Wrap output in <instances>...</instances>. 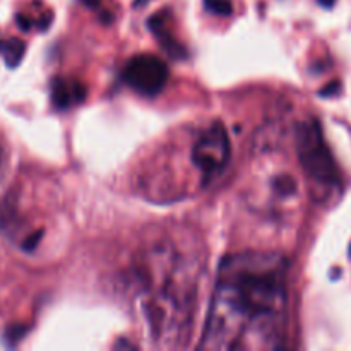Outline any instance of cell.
Returning a JSON list of instances; mask_svg holds the SVG:
<instances>
[{"label": "cell", "mask_w": 351, "mask_h": 351, "mask_svg": "<svg viewBox=\"0 0 351 351\" xmlns=\"http://www.w3.org/2000/svg\"><path fill=\"white\" fill-rule=\"evenodd\" d=\"M271 187H273V191L276 192V195H280V197L283 199L293 197V195H297V191H298L297 180L288 173L276 175V177L271 180Z\"/></svg>", "instance_id": "7"}, {"label": "cell", "mask_w": 351, "mask_h": 351, "mask_svg": "<svg viewBox=\"0 0 351 351\" xmlns=\"http://www.w3.org/2000/svg\"><path fill=\"white\" fill-rule=\"evenodd\" d=\"M0 53L5 58L7 65H17L21 62L24 55V43L17 38H12V40L0 41Z\"/></svg>", "instance_id": "8"}, {"label": "cell", "mask_w": 351, "mask_h": 351, "mask_svg": "<svg viewBox=\"0 0 351 351\" xmlns=\"http://www.w3.org/2000/svg\"><path fill=\"white\" fill-rule=\"evenodd\" d=\"M26 332H27V329L24 328V326H12V328L7 329L5 338L3 339H5L10 346H14L17 341H19V339L24 338V335H26Z\"/></svg>", "instance_id": "10"}, {"label": "cell", "mask_w": 351, "mask_h": 351, "mask_svg": "<svg viewBox=\"0 0 351 351\" xmlns=\"http://www.w3.org/2000/svg\"><path fill=\"white\" fill-rule=\"evenodd\" d=\"M287 259L243 252L219 264L202 350H278L287 324Z\"/></svg>", "instance_id": "1"}, {"label": "cell", "mask_w": 351, "mask_h": 351, "mask_svg": "<svg viewBox=\"0 0 351 351\" xmlns=\"http://www.w3.org/2000/svg\"><path fill=\"white\" fill-rule=\"evenodd\" d=\"M204 5L209 12L218 14V16H230L233 10L230 0H204Z\"/></svg>", "instance_id": "9"}, {"label": "cell", "mask_w": 351, "mask_h": 351, "mask_svg": "<svg viewBox=\"0 0 351 351\" xmlns=\"http://www.w3.org/2000/svg\"><path fill=\"white\" fill-rule=\"evenodd\" d=\"M230 137L221 122H215L206 129L192 147V163L199 168L204 178V185L209 184L218 173L225 170L230 160Z\"/></svg>", "instance_id": "4"}, {"label": "cell", "mask_w": 351, "mask_h": 351, "mask_svg": "<svg viewBox=\"0 0 351 351\" xmlns=\"http://www.w3.org/2000/svg\"><path fill=\"white\" fill-rule=\"evenodd\" d=\"M335 2H336V0H319V3H321L322 7H328V9H329V7L335 5Z\"/></svg>", "instance_id": "13"}, {"label": "cell", "mask_w": 351, "mask_h": 351, "mask_svg": "<svg viewBox=\"0 0 351 351\" xmlns=\"http://www.w3.org/2000/svg\"><path fill=\"white\" fill-rule=\"evenodd\" d=\"M86 88L82 82L75 79H55L51 86V99L58 110L71 108L84 101Z\"/></svg>", "instance_id": "6"}, {"label": "cell", "mask_w": 351, "mask_h": 351, "mask_svg": "<svg viewBox=\"0 0 351 351\" xmlns=\"http://www.w3.org/2000/svg\"><path fill=\"white\" fill-rule=\"evenodd\" d=\"M88 7H96L99 3V0H82Z\"/></svg>", "instance_id": "14"}, {"label": "cell", "mask_w": 351, "mask_h": 351, "mask_svg": "<svg viewBox=\"0 0 351 351\" xmlns=\"http://www.w3.org/2000/svg\"><path fill=\"white\" fill-rule=\"evenodd\" d=\"M129 88L144 96H154L168 81V67L156 55L143 53L130 58L122 74Z\"/></svg>", "instance_id": "5"}, {"label": "cell", "mask_w": 351, "mask_h": 351, "mask_svg": "<svg viewBox=\"0 0 351 351\" xmlns=\"http://www.w3.org/2000/svg\"><path fill=\"white\" fill-rule=\"evenodd\" d=\"M339 89H341V82H339V81H331L328 86H324V88H322L321 91H319V95L324 96V98H329V96L338 95Z\"/></svg>", "instance_id": "12"}, {"label": "cell", "mask_w": 351, "mask_h": 351, "mask_svg": "<svg viewBox=\"0 0 351 351\" xmlns=\"http://www.w3.org/2000/svg\"><path fill=\"white\" fill-rule=\"evenodd\" d=\"M136 273L144 291L143 312L151 339L163 348L184 345L192 332L197 283L191 263L171 245L154 247Z\"/></svg>", "instance_id": "2"}, {"label": "cell", "mask_w": 351, "mask_h": 351, "mask_svg": "<svg viewBox=\"0 0 351 351\" xmlns=\"http://www.w3.org/2000/svg\"><path fill=\"white\" fill-rule=\"evenodd\" d=\"M297 151L302 168L315 184H338L335 160L329 147L326 146L317 120L302 122L297 127Z\"/></svg>", "instance_id": "3"}, {"label": "cell", "mask_w": 351, "mask_h": 351, "mask_svg": "<svg viewBox=\"0 0 351 351\" xmlns=\"http://www.w3.org/2000/svg\"><path fill=\"white\" fill-rule=\"evenodd\" d=\"M41 237H43V230L31 233V235L23 242V250H26V252H33V250L36 249L38 243H40Z\"/></svg>", "instance_id": "11"}]
</instances>
